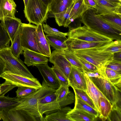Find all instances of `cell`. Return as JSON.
Returning a JSON list of instances; mask_svg holds the SVG:
<instances>
[{"instance_id": "6da1fadb", "label": "cell", "mask_w": 121, "mask_h": 121, "mask_svg": "<svg viewBox=\"0 0 121 121\" xmlns=\"http://www.w3.org/2000/svg\"><path fill=\"white\" fill-rule=\"evenodd\" d=\"M111 43L101 47L73 51L76 57L83 58L93 64L96 67L100 74L105 79L109 80L106 74L105 69L112 59L114 53L104 49Z\"/></svg>"}, {"instance_id": "7a4b0ae2", "label": "cell", "mask_w": 121, "mask_h": 121, "mask_svg": "<svg viewBox=\"0 0 121 121\" xmlns=\"http://www.w3.org/2000/svg\"><path fill=\"white\" fill-rule=\"evenodd\" d=\"M81 18V22L90 30L113 40L121 39V31L104 22L98 16L95 9L89 8Z\"/></svg>"}, {"instance_id": "3957f363", "label": "cell", "mask_w": 121, "mask_h": 121, "mask_svg": "<svg viewBox=\"0 0 121 121\" xmlns=\"http://www.w3.org/2000/svg\"><path fill=\"white\" fill-rule=\"evenodd\" d=\"M42 87L30 95L24 97L18 98L19 104L13 108L25 110L38 119L39 121H44V118L39 113L38 103L39 100L49 94L55 92L56 89L48 86L43 80Z\"/></svg>"}, {"instance_id": "277c9868", "label": "cell", "mask_w": 121, "mask_h": 121, "mask_svg": "<svg viewBox=\"0 0 121 121\" xmlns=\"http://www.w3.org/2000/svg\"><path fill=\"white\" fill-rule=\"evenodd\" d=\"M24 13L29 23L36 26L46 22L49 15V7L41 0H29Z\"/></svg>"}, {"instance_id": "5b68a950", "label": "cell", "mask_w": 121, "mask_h": 121, "mask_svg": "<svg viewBox=\"0 0 121 121\" xmlns=\"http://www.w3.org/2000/svg\"><path fill=\"white\" fill-rule=\"evenodd\" d=\"M0 57L5 63V71L29 78H35L23 61L13 54L9 47L0 49Z\"/></svg>"}, {"instance_id": "8992f818", "label": "cell", "mask_w": 121, "mask_h": 121, "mask_svg": "<svg viewBox=\"0 0 121 121\" xmlns=\"http://www.w3.org/2000/svg\"><path fill=\"white\" fill-rule=\"evenodd\" d=\"M89 77L112 106L115 104L121 108V90L109 80L100 78Z\"/></svg>"}, {"instance_id": "52a82bcc", "label": "cell", "mask_w": 121, "mask_h": 121, "mask_svg": "<svg viewBox=\"0 0 121 121\" xmlns=\"http://www.w3.org/2000/svg\"><path fill=\"white\" fill-rule=\"evenodd\" d=\"M67 36L68 38L89 42H99L113 40L90 30L85 25L69 29Z\"/></svg>"}, {"instance_id": "ba28073f", "label": "cell", "mask_w": 121, "mask_h": 121, "mask_svg": "<svg viewBox=\"0 0 121 121\" xmlns=\"http://www.w3.org/2000/svg\"><path fill=\"white\" fill-rule=\"evenodd\" d=\"M37 27L30 23H22L20 26L21 45L22 49H27L40 53L35 39Z\"/></svg>"}, {"instance_id": "9c48e42d", "label": "cell", "mask_w": 121, "mask_h": 121, "mask_svg": "<svg viewBox=\"0 0 121 121\" xmlns=\"http://www.w3.org/2000/svg\"><path fill=\"white\" fill-rule=\"evenodd\" d=\"M1 77L7 82L17 87L27 86L39 89L42 86V85L37 78H29L7 71L4 72Z\"/></svg>"}, {"instance_id": "30bf717a", "label": "cell", "mask_w": 121, "mask_h": 121, "mask_svg": "<svg viewBox=\"0 0 121 121\" xmlns=\"http://www.w3.org/2000/svg\"><path fill=\"white\" fill-rule=\"evenodd\" d=\"M0 119L4 121H39L25 110L13 108L0 110Z\"/></svg>"}, {"instance_id": "8fae6325", "label": "cell", "mask_w": 121, "mask_h": 121, "mask_svg": "<svg viewBox=\"0 0 121 121\" xmlns=\"http://www.w3.org/2000/svg\"><path fill=\"white\" fill-rule=\"evenodd\" d=\"M48 61L68 79L72 65L65 57L62 51L55 50L53 51L51 53Z\"/></svg>"}, {"instance_id": "7c38bea8", "label": "cell", "mask_w": 121, "mask_h": 121, "mask_svg": "<svg viewBox=\"0 0 121 121\" xmlns=\"http://www.w3.org/2000/svg\"><path fill=\"white\" fill-rule=\"evenodd\" d=\"M38 109L41 115L46 112L60 109L61 107L57 100V96L55 92L43 97L39 100Z\"/></svg>"}, {"instance_id": "4fadbf2b", "label": "cell", "mask_w": 121, "mask_h": 121, "mask_svg": "<svg viewBox=\"0 0 121 121\" xmlns=\"http://www.w3.org/2000/svg\"><path fill=\"white\" fill-rule=\"evenodd\" d=\"M113 41L99 42H89L68 38L65 42L68 49L74 51L101 47L110 43Z\"/></svg>"}, {"instance_id": "5bb4252c", "label": "cell", "mask_w": 121, "mask_h": 121, "mask_svg": "<svg viewBox=\"0 0 121 121\" xmlns=\"http://www.w3.org/2000/svg\"><path fill=\"white\" fill-rule=\"evenodd\" d=\"M35 66L38 68L48 86L56 90L60 86V85L59 81L48 63L37 64Z\"/></svg>"}, {"instance_id": "9a60e30c", "label": "cell", "mask_w": 121, "mask_h": 121, "mask_svg": "<svg viewBox=\"0 0 121 121\" xmlns=\"http://www.w3.org/2000/svg\"><path fill=\"white\" fill-rule=\"evenodd\" d=\"M68 79L69 86L73 88L82 90L85 91L86 84L84 75L78 68L72 65Z\"/></svg>"}, {"instance_id": "2e32d148", "label": "cell", "mask_w": 121, "mask_h": 121, "mask_svg": "<svg viewBox=\"0 0 121 121\" xmlns=\"http://www.w3.org/2000/svg\"><path fill=\"white\" fill-rule=\"evenodd\" d=\"M97 5L95 9L97 13L101 15L113 13L121 14V3L105 0H95Z\"/></svg>"}, {"instance_id": "e0dca14e", "label": "cell", "mask_w": 121, "mask_h": 121, "mask_svg": "<svg viewBox=\"0 0 121 121\" xmlns=\"http://www.w3.org/2000/svg\"><path fill=\"white\" fill-rule=\"evenodd\" d=\"M37 26L35 39L39 51L41 54L49 57L51 54L50 45L44 34L42 24Z\"/></svg>"}, {"instance_id": "ac0fdd59", "label": "cell", "mask_w": 121, "mask_h": 121, "mask_svg": "<svg viewBox=\"0 0 121 121\" xmlns=\"http://www.w3.org/2000/svg\"><path fill=\"white\" fill-rule=\"evenodd\" d=\"M83 73L86 84V89L85 91L93 102L96 110L99 114L100 110L98 104L99 98L100 97L106 98L98 89L87 75L85 73Z\"/></svg>"}, {"instance_id": "d6986e66", "label": "cell", "mask_w": 121, "mask_h": 121, "mask_svg": "<svg viewBox=\"0 0 121 121\" xmlns=\"http://www.w3.org/2000/svg\"><path fill=\"white\" fill-rule=\"evenodd\" d=\"M24 63L29 66L48 63V59L43 55L26 49H23Z\"/></svg>"}, {"instance_id": "ffe728a7", "label": "cell", "mask_w": 121, "mask_h": 121, "mask_svg": "<svg viewBox=\"0 0 121 121\" xmlns=\"http://www.w3.org/2000/svg\"><path fill=\"white\" fill-rule=\"evenodd\" d=\"M0 21L5 30L8 33L12 43L16 32L22 23L21 20L16 17H4Z\"/></svg>"}, {"instance_id": "44dd1931", "label": "cell", "mask_w": 121, "mask_h": 121, "mask_svg": "<svg viewBox=\"0 0 121 121\" xmlns=\"http://www.w3.org/2000/svg\"><path fill=\"white\" fill-rule=\"evenodd\" d=\"M45 36L50 45L55 50L62 51L68 49L65 42L67 38L66 36L49 34Z\"/></svg>"}, {"instance_id": "7402d4cb", "label": "cell", "mask_w": 121, "mask_h": 121, "mask_svg": "<svg viewBox=\"0 0 121 121\" xmlns=\"http://www.w3.org/2000/svg\"><path fill=\"white\" fill-rule=\"evenodd\" d=\"M67 117L71 121H93L96 118L86 111L73 108L67 113Z\"/></svg>"}, {"instance_id": "603a6c76", "label": "cell", "mask_w": 121, "mask_h": 121, "mask_svg": "<svg viewBox=\"0 0 121 121\" xmlns=\"http://www.w3.org/2000/svg\"><path fill=\"white\" fill-rule=\"evenodd\" d=\"M73 3L72 0H53L49 6V13L52 14L63 11Z\"/></svg>"}, {"instance_id": "cb8c5ba5", "label": "cell", "mask_w": 121, "mask_h": 121, "mask_svg": "<svg viewBox=\"0 0 121 121\" xmlns=\"http://www.w3.org/2000/svg\"><path fill=\"white\" fill-rule=\"evenodd\" d=\"M71 109L69 107L61 108L57 112L46 115L44 118V121H71L67 117V115Z\"/></svg>"}, {"instance_id": "d4e9b609", "label": "cell", "mask_w": 121, "mask_h": 121, "mask_svg": "<svg viewBox=\"0 0 121 121\" xmlns=\"http://www.w3.org/2000/svg\"><path fill=\"white\" fill-rule=\"evenodd\" d=\"M97 15L106 23L121 31V14L110 13L101 15L97 14Z\"/></svg>"}, {"instance_id": "484cf974", "label": "cell", "mask_w": 121, "mask_h": 121, "mask_svg": "<svg viewBox=\"0 0 121 121\" xmlns=\"http://www.w3.org/2000/svg\"><path fill=\"white\" fill-rule=\"evenodd\" d=\"M74 4L73 2L69 8L63 11L52 14L51 17L55 18L56 23L59 26L67 27L71 23L70 14Z\"/></svg>"}, {"instance_id": "4316f807", "label": "cell", "mask_w": 121, "mask_h": 121, "mask_svg": "<svg viewBox=\"0 0 121 121\" xmlns=\"http://www.w3.org/2000/svg\"><path fill=\"white\" fill-rule=\"evenodd\" d=\"M89 8L85 4L84 0H78L74 2L70 14V20L71 22L76 19L81 17Z\"/></svg>"}, {"instance_id": "83f0119b", "label": "cell", "mask_w": 121, "mask_h": 121, "mask_svg": "<svg viewBox=\"0 0 121 121\" xmlns=\"http://www.w3.org/2000/svg\"><path fill=\"white\" fill-rule=\"evenodd\" d=\"M98 104L100 110L99 118L102 121H105L111 111L112 105L107 99L102 97L99 98Z\"/></svg>"}, {"instance_id": "f1b7e54d", "label": "cell", "mask_w": 121, "mask_h": 121, "mask_svg": "<svg viewBox=\"0 0 121 121\" xmlns=\"http://www.w3.org/2000/svg\"><path fill=\"white\" fill-rule=\"evenodd\" d=\"M75 100L73 109L82 110L86 111L94 116L96 118L99 115V113L95 109L82 100L75 93Z\"/></svg>"}, {"instance_id": "f546056e", "label": "cell", "mask_w": 121, "mask_h": 121, "mask_svg": "<svg viewBox=\"0 0 121 121\" xmlns=\"http://www.w3.org/2000/svg\"><path fill=\"white\" fill-rule=\"evenodd\" d=\"M16 6L13 0H3L2 9L4 17L15 18Z\"/></svg>"}, {"instance_id": "4dcf8cb0", "label": "cell", "mask_w": 121, "mask_h": 121, "mask_svg": "<svg viewBox=\"0 0 121 121\" xmlns=\"http://www.w3.org/2000/svg\"><path fill=\"white\" fill-rule=\"evenodd\" d=\"M20 101L18 98L11 97L8 95L0 97V110L14 108L18 105Z\"/></svg>"}, {"instance_id": "1f68e13d", "label": "cell", "mask_w": 121, "mask_h": 121, "mask_svg": "<svg viewBox=\"0 0 121 121\" xmlns=\"http://www.w3.org/2000/svg\"><path fill=\"white\" fill-rule=\"evenodd\" d=\"M20 26L16 32L11 46L9 47L12 53L18 58H19L20 55L22 54L23 51L21 45Z\"/></svg>"}, {"instance_id": "d6a6232c", "label": "cell", "mask_w": 121, "mask_h": 121, "mask_svg": "<svg viewBox=\"0 0 121 121\" xmlns=\"http://www.w3.org/2000/svg\"><path fill=\"white\" fill-rule=\"evenodd\" d=\"M62 52L72 65L77 67L82 72H83V66L74 54L73 51L67 49Z\"/></svg>"}, {"instance_id": "836d02e7", "label": "cell", "mask_w": 121, "mask_h": 121, "mask_svg": "<svg viewBox=\"0 0 121 121\" xmlns=\"http://www.w3.org/2000/svg\"><path fill=\"white\" fill-rule=\"evenodd\" d=\"M105 73L107 77L111 83L121 90V74L107 68Z\"/></svg>"}, {"instance_id": "e575fe53", "label": "cell", "mask_w": 121, "mask_h": 121, "mask_svg": "<svg viewBox=\"0 0 121 121\" xmlns=\"http://www.w3.org/2000/svg\"><path fill=\"white\" fill-rule=\"evenodd\" d=\"M10 41L8 33L0 22V49L9 47Z\"/></svg>"}, {"instance_id": "d590c367", "label": "cell", "mask_w": 121, "mask_h": 121, "mask_svg": "<svg viewBox=\"0 0 121 121\" xmlns=\"http://www.w3.org/2000/svg\"><path fill=\"white\" fill-rule=\"evenodd\" d=\"M16 91L17 98L25 97L28 96L36 91L38 89L33 87L24 86H18Z\"/></svg>"}, {"instance_id": "8d00e7d4", "label": "cell", "mask_w": 121, "mask_h": 121, "mask_svg": "<svg viewBox=\"0 0 121 121\" xmlns=\"http://www.w3.org/2000/svg\"><path fill=\"white\" fill-rule=\"evenodd\" d=\"M68 86L60 85L55 92L57 96V100L58 102L63 100L70 92Z\"/></svg>"}, {"instance_id": "74e56055", "label": "cell", "mask_w": 121, "mask_h": 121, "mask_svg": "<svg viewBox=\"0 0 121 121\" xmlns=\"http://www.w3.org/2000/svg\"><path fill=\"white\" fill-rule=\"evenodd\" d=\"M107 119L110 121H121V108L115 105L112 106V110Z\"/></svg>"}, {"instance_id": "f35d334b", "label": "cell", "mask_w": 121, "mask_h": 121, "mask_svg": "<svg viewBox=\"0 0 121 121\" xmlns=\"http://www.w3.org/2000/svg\"><path fill=\"white\" fill-rule=\"evenodd\" d=\"M75 93L82 100L88 104L90 106L95 109V105L85 91L80 89L73 88Z\"/></svg>"}, {"instance_id": "ab89813d", "label": "cell", "mask_w": 121, "mask_h": 121, "mask_svg": "<svg viewBox=\"0 0 121 121\" xmlns=\"http://www.w3.org/2000/svg\"><path fill=\"white\" fill-rule=\"evenodd\" d=\"M104 50L113 53L121 52V39L113 41Z\"/></svg>"}, {"instance_id": "60d3db41", "label": "cell", "mask_w": 121, "mask_h": 121, "mask_svg": "<svg viewBox=\"0 0 121 121\" xmlns=\"http://www.w3.org/2000/svg\"><path fill=\"white\" fill-rule=\"evenodd\" d=\"M43 31L47 34L53 35L63 36H67L68 32L63 33L57 29L51 27L47 24H43Z\"/></svg>"}, {"instance_id": "b9f144b4", "label": "cell", "mask_w": 121, "mask_h": 121, "mask_svg": "<svg viewBox=\"0 0 121 121\" xmlns=\"http://www.w3.org/2000/svg\"><path fill=\"white\" fill-rule=\"evenodd\" d=\"M52 69L54 72L60 85L68 86H70L68 79L57 68L52 66Z\"/></svg>"}, {"instance_id": "7bdbcfd3", "label": "cell", "mask_w": 121, "mask_h": 121, "mask_svg": "<svg viewBox=\"0 0 121 121\" xmlns=\"http://www.w3.org/2000/svg\"><path fill=\"white\" fill-rule=\"evenodd\" d=\"M76 57L83 66V72L90 71L99 73L96 67L93 64L83 58Z\"/></svg>"}, {"instance_id": "ee69618b", "label": "cell", "mask_w": 121, "mask_h": 121, "mask_svg": "<svg viewBox=\"0 0 121 121\" xmlns=\"http://www.w3.org/2000/svg\"><path fill=\"white\" fill-rule=\"evenodd\" d=\"M17 86L5 81L0 84V97L4 95L8 91Z\"/></svg>"}, {"instance_id": "f6af8a7d", "label": "cell", "mask_w": 121, "mask_h": 121, "mask_svg": "<svg viewBox=\"0 0 121 121\" xmlns=\"http://www.w3.org/2000/svg\"><path fill=\"white\" fill-rule=\"evenodd\" d=\"M75 100V95L70 91L65 98L59 103L60 106L62 108V107L73 104Z\"/></svg>"}, {"instance_id": "bcb514c9", "label": "cell", "mask_w": 121, "mask_h": 121, "mask_svg": "<svg viewBox=\"0 0 121 121\" xmlns=\"http://www.w3.org/2000/svg\"><path fill=\"white\" fill-rule=\"evenodd\" d=\"M106 68L110 69L121 74V62L112 60L107 65Z\"/></svg>"}, {"instance_id": "7dc6e473", "label": "cell", "mask_w": 121, "mask_h": 121, "mask_svg": "<svg viewBox=\"0 0 121 121\" xmlns=\"http://www.w3.org/2000/svg\"><path fill=\"white\" fill-rule=\"evenodd\" d=\"M85 4L89 8L96 9L97 7V4L95 0H84Z\"/></svg>"}, {"instance_id": "c3c4849f", "label": "cell", "mask_w": 121, "mask_h": 121, "mask_svg": "<svg viewBox=\"0 0 121 121\" xmlns=\"http://www.w3.org/2000/svg\"><path fill=\"white\" fill-rule=\"evenodd\" d=\"M83 72L86 73L89 77H96L105 79L99 73L97 72L86 71H84Z\"/></svg>"}, {"instance_id": "681fc988", "label": "cell", "mask_w": 121, "mask_h": 121, "mask_svg": "<svg viewBox=\"0 0 121 121\" xmlns=\"http://www.w3.org/2000/svg\"><path fill=\"white\" fill-rule=\"evenodd\" d=\"M5 63L0 57V77L5 71Z\"/></svg>"}, {"instance_id": "f907efd6", "label": "cell", "mask_w": 121, "mask_h": 121, "mask_svg": "<svg viewBox=\"0 0 121 121\" xmlns=\"http://www.w3.org/2000/svg\"><path fill=\"white\" fill-rule=\"evenodd\" d=\"M121 52L114 53L112 60L119 62H121Z\"/></svg>"}, {"instance_id": "816d5d0a", "label": "cell", "mask_w": 121, "mask_h": 121, "mask_svg": "<svg viewBox=\"0 0 121 121\" xmlns=\"http://www.w3.org/2000/svg\"><path fill=\"white\" fill-rule=\"evenodd\" d=\"M3 0H0V21L4 18L3 12Z\"/></svg>"}, {"instance_id": "f5cc1de1", "label": "cell", "mask_w": 121, "mask_h": 121, "mask_svg": "<svg viewBox=\"0 0 121 121\" xmlns=\"http://www.w3.org/2000/svg\"><path fill=\"white\" fill-rule=\"evenodd\" d=\"M48 7L50 4L53 0H41Z\"/></svg>"}, {"instance_id": "db71d44e", "label": "cell", "mask_w": 121, "mask_h": 121, "mask_svg": "<svg viewBox=\"0 0 121 121\" xmlns=\"http://www.w3.org/2000/svg\"><path fill=\"white\" fill-rule=\"evenodd\" d=\"M24 4V6H25V7H26L28 4V2L29 1V0H23Z\"/></svg>"}, {"instance_id": "11a10c76", "label": "cell", "mask_w": 121, "mask_h": 121, "mask_svg": "<svg viewBox=\"0 0 121 121\" xmlns=\"http://www.w3.org/2000/svg\"><path fill=\"white\" fill-rule=\"evenodd\" d=\"M107 1L113 2H117V3H121V2H120L119 0H105Z\"/></svg>"}, {"instance_id": "9f6ffc18", "label": "cell", "mask_w": 121, "mask_h": 121, "mask_svg": "<svg viewBox=\"0 0 121 121\" xmlns=\"http://www.w3.org/2000/svg\"><path fill=\"white\" fill-rule=\"evenodd\" d=\"M78 0H72L73 2H74L78 1Z\"/></svg>"}]
</instances>
